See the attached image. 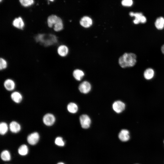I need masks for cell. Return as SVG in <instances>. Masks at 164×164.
<instances>
[{
    "label": "cell",
    "instance_id": "obj_14",
    "mask_svg": "<svg viewBox=\"0 0 164 164\" xmlns=\"http://www.w3.org/2000/svg\"><path fill=\"white\" fill-rule=\"evenodd\" d=\"M129 131L126 129H123L121 130L119 135V139L123 142H126L130 139Z\"/></svg>",
    "mask_w": 164,
    "mask_h": 164
},
{
    "label": "cell",
    "instance_id": "obj_12",
    "mask_svg": "<svg viewBox=\"0 0 164 164\" xmlns=\"http://www.w3.org/2000/svg\"><path fill=\"white\" fill-rule=\"evenodd\" d=\"M57 52L60 56L66 57L69 53V48L66 46L64 45H61L58 47Z\"/></svg>",
    "mask_w": 164,
    "mask_h": 164
},
{
    "label": "cell",
    "instance_id": "obj_31",
    "mask_svg": "<svg viewBox=\"0 0 164 164\" xmlns=\"http://www.w3.org/2000/svg\"><path fill=\"white\" fill-rule=\"evenodd\" d=\"M2 1V0H0V1H1V2Z\"/></svg>",
    "mask_w": 164,
    "mask_h": 164
},
{
    "label": "cell",
    "instance_id": "obj_3",
    "mask_svg": "<svg viewBox=\"0 0 164 164\" xmlns=\"http://www.w3.org/2000/svg\"><path fill=\"white\" fill-rule=\"evenodd\" d=\"M35 39L37 41L40 42L46 46L53 45L57 41L56 36L52 35L39 34L36 36Z\"/></svg>",
    "mask_w": 164,
    "mask_h": 164
},
{
    "label": "cell",
    "instance_id": "obj_1",
    "mask_svg": "<svg viewBox=\"0 0 164 164\" xmlns=\"http://www.w3.org/2000/svg\"><path fill=\"white\" fill-rule=\"evenodd\" d=\"M137 57L133 53H125L119 60L120 66L123 68L133 67L137 63Z\"/></svg>",
    "mask_w": 164,
    "mask_h": 164
},
{
    "label": "cell",
    "instance_id": "obj_20",
    "mask_svg": "<svg viewBox=\"0 0 164 164\" xmlns=\"http://www.w3.org/2000/svg\"><path fill=\"white\" fill-rule=\"evenodd\" d=\"M85 75L84 72L81 70L77 69L73 72V76L75 79L78 81H81Z\"/></svg>",
    "mask_w": 164,
    "mask_h": 164
},
{
    "label": "cell",
    "instance_id": "obj_33",
    "mask_svg": "<svg viewBox=\"0 0 164 164\" xmlns=\"http://www.w3.org/2000/svg\"></svg>",
    "mask_w": 164,
    "mask_h": 164
},
{
    "label": "cell",
    "instance_id": "obj_4",
    "mask_svg": "<svg viewBox=\"0 0 164 164\" xmlns=\"http://www.w3.org/2000/svg\"><path fill=\"white\" fill-rule=\"evenodd\" d=\"M40 138L39 134L37 132H34L29 135L27 138V141L30 145L34 146L39 142Z\"/></svg>",
    "mask_w": 164,
    "mask_h": 164
},
{
    "label": "cell",
    "instance_id": "obj_27",
    "mask_svg": "<svg viewBox=\"0 0 164 164\" xmlns=\"http://www.w3.org/2000/svg\"><path fill=\"white\" fill-rule=\"evenodd\" d=\"M122 4L124 6L130 7L133 4L132 0H123Z\"/></svg>",
    "mask_w": 164,
    "mask_h": 164
},
{
    "label": "cell",
    "instance_id": "obj_21",
    "mask_svg": "<svg viewBox=\"0 0 164 164\" xmlns=\"http://www.w3.org/2000/svg\"><path fill=\"white\" fill-rule=\"evenodd\" d=\"M155 24L158 30H163L164 28V18L162 17L158 18L156 20Z\"/></svg>",
    "mask_w": 164,
    "mask_h": 164
},
{
    "label": "cell",
    "instance_id": "obj_32",
    "mask_svg": "<svg viewBox=\"0 0 164 164\" xmlns=\"http://www.w3.org/2000/svg\"></svg>",
    "mask_w": 164,
    "mask_h": 164
},
{
    "label": "cell",
    "instance_id": "obj_11",
    "mask_svg": "<svg viewBox=\"0 0 164 164\" xmlns=\"http://www.w3.org/2000/svg\"><path fill=\"white\" fill-rule=\"evenodd\" d=\"M92 23V19L87 16H85L82 18L80 22L81 25L85 28H88L91 27Z\"/></svg>",
    "mask_w": 164,
    "mask_h": 164
},
{
    "label": "cell",
    "instance_id": "obj_10",
    "mask_svg": "<svg viewBox=\"0 0 164 164\" xmlns=\"http://www.w3.org/2000/svg\"><path fill=\"white\" fill-rule=\"evenodd\" d=\"M9 128L11 132L13 134L19 133L21 129V125L15 121H13L10 123Z\"/></svg>",
    "mask_w": 164,
    "mask_h": 164
},
{
    "label": "cell",
    "instance_id": "obj_16",
    "mask_svg": "<svg viewBox=\"0 0 164 164\" xmlns=\"http://www.w3.org/2000/svg\"><path fill=\"white\" fill-rule=\"evenodd\" d=\"M4 86L6 89L10 91L13 90L15 87V82L11 79H7L5 80Z\"/></svg>",
    "mask_w": 164,
    "mask_h": 164
},
{
    "label": "cell",
    "instance_id": "obj_9",
    "mask_svg": "<svg viewBox=\"0 0 164 164\" xmlns=\"http://www.w3.org/2000/svg\"><path fill=\"white\" fill-rule=\"evenodd\" d=\"M91 86L90 83L87 81H84L79 85V89L82 93L87 94L91 90Z\"/></svg>",
    "mask_w": 164,
    "mask_h": 164
},
{
    "label": "cell",
    "instance_id": "obj_24",
    "mask_svg": "<svg viewBox=\"0 0 164 164\" xmlns=\"http://www.w3.org/2000/svg\"><path fill=\"white\" fill-rule=\"evenodd\" d=\"M55 145L59 147H64L65 145V142L63 138L60 137L56 138L54 141Z\"/></svg>",
    "mask_w": 164,
    "mask_h": 164
},
{
    "label": "cell",
    "instance_id": "obj_6",
    "mask_svg": "<svg viewBox=\"0 0 164 164\" xmlns=\"http://www.w3.org/2000/svg\"><path fill=\"white\" fill-rule=\"evenodd\" d=\"M56 118L53 114L48 113L46 114L44 116L43 121L44 123L46 126H50L55 123Z\"/></svg>",
    "mask_w": 164,
    "mask_h": 164
},
{
    "label": "cell",
    "instance_id": "obj_23",
    "mask_svg": "<svg viewBox=\"0 0 164 164\" xmlns=\"http://www.w3.org/2000/svg\"><path fill=\"white\" fill-rule=\"evenodd\" d=\"M67 109L68 111L72 113H76L78 110L77 105L75 103H69L67 106Z\"/></svg>",
    "mask_w": 164,
    "mask_h": 164
},
{
    "label": "cell",
    "instance_id": "obj_2",
    "mask_svg": "<svg viewBox=\"0 0 164 164\" xmlns=\"http://www.w3.org/2000/svg\"><path fill=\"white\" fill-rule=\"evenodd\" d=\"M47 23L49 27H54L55 31L59 32L63 29V24L61 19L55 15H52L49 16L47 18Z\"/></svg>",
    "mask_w": 164,
    "mask_h": 164
},
{
    "label": "cell",
    "instance_id": "obj_28",
    "mask_svg": "<svg viewBox=\"0 0 164 164\" xmlns=\"http://www.w3.org/2000/svg\"><path fill=\"white\" fill-rule=\"evenodd\" d=\"M161 51L162 53L164 54V44L161 47Z\"/></svg>",
    "mask_w": 164,
    "mask_h": 164
},
{
    "label": "cell",
    "instance_id": "obj_15",
    "mask_svg": "<svg viewBox=\"0 0 164 164\" xmlns=\"http://www.w3.org/2000/svg\"><path fill=\"white\" fill-rule=\"evenodd\" d=\"M13 25L15 28L22 30L24 27V23L21 17L15 18L13 21Z\"/></svg>",
    "mask_w": 164,
    "mask_h": 164
},
{
    "label": "cell",
    "instance_id": "obj_30",
    "mask_svg": "<svg viewBox=\"0 0 164 164\" xmlns=\"http://www.w3.org/2000/svg\"><path fill=\"white\" fill-rule=\"evenodd\" d=\"M49 1H51L53 2L54 1V0H49Z\"/></svg>",
    "mask_w": 164,
    "mask_h": 164
},
{
    "label": "cell",
    "instance_id": "obj_19",
    "mask_svg": "<svg viewBox=\"0 0 164 164\" xmlns=\"http://www.w3.org/2000/svg\"><path fill=\"white\" fill-rule=\"evenodd\" d=\"M154 75V71L151 68L147 69L144 73V76L145 78L148 80H151L153 78Z\"/></svg>",
    "mask_w": 164,
    "mask_h": 164
},
{
    "label": "cell",
    "instance_id": "obj_22",
    "mask_svg": "<svg viewBox=\"0 0 164 164\" xmlns=\"http://www.w3.org/2000/svg\"><path fill=\"white\" fill-rule=\"evenodd\" d=\"M9 127L7 124L5 122H2L0 124V134L1 135H4L8 132Z\"/></svg>",
    "mask_w": 164,
    "mask_h": 164
},
{
    "label": "cell",
    "instance_id": "obj_5",
    "mask_svg": "<svg viewBox=\"0 0 164 164\" xmlns=\"http://www.w3.org/2000/svg\"><path fill=\"white\" fill-rule=\"evenodd\" d=\"M129 15L132 17H135V19L134 20L133 22L135 24H137L140 23L144 24L146 21V18L141 13L131 12L129 13Z\"/></svg>",
    "mask_w": 164,
    "mask_h": 164
},
{
    "label": "cell",
    "instance_id": "obj_17",
    "mask_svg": "<svg viewBox=\"0 0 164 164\" xmlns=\"http://www.w3.org/2000/svg\"><path fill=\"white\" fill-rule=\"evenodd\" d=\"M11 97L12 100L16 103H20L23 99L22 95L18 92L12 93L11 95Z\"/></svg>",
    "mask_w": 164,
    "mask_h": 164
},
{
    "label": "cell",
    "instance_id": "obj_25",
    "mask_svg": "<svg viewBox=\"0 0 164 164\" xmlns=\"http://www.w3.org/2000/svg\"><path fill=\"white\" fill-rule=\"evenodd\" d=\"M21 4L24 7H28L34 3V0H19Z\"/></svg>",
    "mask_w": 164,
    "mask_h": 164
},
{
    "label": "cell",
    "instance_id": "obj_7",
    "mask_svg": "<svg viewBox=\"0 0 164 164\" xmlns=\"http://www.w3.org/2000/svg\"><path fill=\"white\" fill-rule=\"evenodd\" d=\"M80 121L82 128L84 129L89 128L91 124V120L86 115H83L80 117Z\"/></svg>",
    "mask_w": 164,
    "mask_h": 164
},
{
    "label": "cell",
    "instance_id": "obj_13",
    "mask_svg": "<svg viewBox=\"0 0 164 164\" xmlns=\"http://www.w3.org/2000/svg\"><path fill=\"white\" fill-rule=\"evenodd\" d=\"M29 148L28 146L25 144L21 145L18 148V154L22 157L27 156L29 153Z\"/></svg>",
    "mask_w": 164,
    "mask_h": 164
},
{
    "label": "cell",
    "instance_id": "obj_8",
    "mask_svg": "<svg viewBox=\"0 0 164 164\" xmlns=\"http://www.w3.org/2000/svg\"><path fill=\"white\" fill-rule=\"evenodd\" d=\"M112 108L113 110L116 113H120L125 109V105L121 101H116L113 103Z\"/></svg>",
    "mask_w": 164,
    "mask_h": 164
},
{
    "label": "cell",
    "instance_id": "obj_26",
    "mask_svg": "<svg viewBox=\"0 0 164 164\" xmlns=\"http://www.w3.org/2000/svg\"><path fill=\"white\" fill-rule=\"evenodd\" d=\"M7 66V63L6 61L3 58L0 59V69L2 70L6 69Z\"/></svg>",
    "mask_w": 164,
    "mask_h": 164
},
{
    "label": "cell",
    "instance_id": "obj_18",
    "mask_svg": "<svg viewBox=\"0 0 164 164\" xmlns=\"http://www.w3.org/2000/svg\"><path fill=\"white\" fill-rule=\"evenodd\" d=\"M1 160L4 162L10 161L12 156L10 151L7 150L3 151L1 154Z\"/></svg>",
    "mask_w": 164,
    "mask_h": 164
},
{
    "label": "cell",
    "instance_id": "obj_29",
    "mask_svg": "<svg viewBox=\"0 0 164 164\" xmlns=\"http://www.w3.org/2000/svg\"><path fill=\"white\" fill-rule=\"evenodd\" d=\"M56 164H65L63 162H59L57 163Z\"/></svg>",
    "mask_w": 164,
    "mask_h": 164
}]
</instances>
